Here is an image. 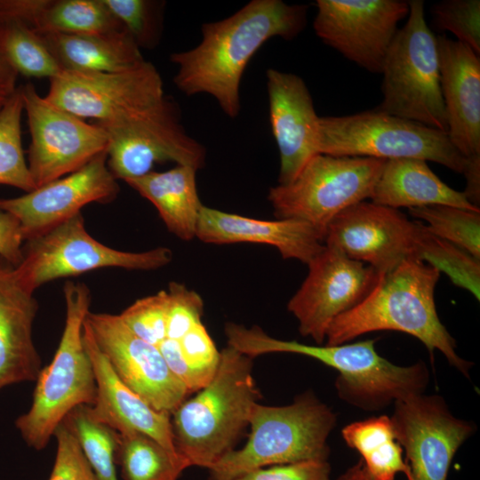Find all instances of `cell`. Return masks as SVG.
I'll return each mask as SVG.
<instances>
[{"label": "cell", "mask_w": 480, "mask_h": 480, "mask_svg": "<svg viewBox=\"0 0 480 480\" xmlns=\"http://www.w3.org/2000/svg\"><path fill=\"white\" fill-rule=\"evenodd\" d=\"M308 5L252 0L233 15L202 25L194 48L173 52V83L187 96L207 93L230 118L241 110L240 85L252 56L269 39H294L307 25Z\"/></svg>", "instance_id": "1"}, {"label": "cell", "mask_w": 480, "mask_h": 480, "mask_svg": "<svg viewBox=\"0 0 480 480\" xmlns=\"http://www.w3.org/2000/svg\"><path fill=\"white\" fill-rule=\"evenodd\" d=\"M440 274L436 268L414 259L380 274L367 296L333 320L325 345L348 343L372 332H401L421 341L431 361L438 350L449 364L469 379L473 364L459 356L454 338L437 315L435 288Z\"/></svg>", "instance_id": "2"}, {"label": "cell", "mask_w": 480, "mask_h": 480, "mask_svg": "<svg viewBox=\"0 0 480 480\" xmlns=\"http://www.w3.org/2000/svg\"><path fill=\"white\" fill-rule=\"evenodd\" d=\"M228 345L250 357L291 353L314 358L338 372L334 386L342 401L361 410L380 411L396 401L422 394L429 383L425 362L396 365L381 356L376 340L340 345H308L273 338L260 327L225 325Z\"/></svg>", "instance_id": "3"}, {"label": "cell", "mask_w": 480, "mask_h": 480, "mask_svg": "<svg viewBox=\"0 0 480 480\" xmlns=\"http://www.w3.org/2000/svg\"><path fill=\"white\" fill-rule=\"evenodd\" d=\"M252 357L227 345L212 380L184 400L171 415L177 452L190 467L209 469L234 449L260 392L252 377Z\"/></svg>", "instance_id": "4"}, {"label": "cell", "mask_w": 480, "mask_h": 480, "mask_svg": "<svg viewBox=\"0 0 480 480\" xmlns=\"http://www.w3.org/2000/svg\"><path fill=\"white\" fill-rule=\"evenodd\" d=\"M335 412L312 392L286 405L257 403L246 444L223 455L208 470L212 480H236L253 470L308 460H328Z\"/></svg>", "instance_id": "5"}, {"label": "cell", "mask_w": 480, "mask_h": 480, "mask_svg": "<svg viewBox=\"0 0 480 480\" xmlns=\"http://www.w3.org/2000/svg\"><path fill=\"white\" fill-rule=\"evenodd\" d=\"M66 321L52 361L41 369L29 410L16 420L25 442L36 450L44 449L57 427L79 405H92L96 380L86 350L83 326L91 304V293L84 283L64 284Z\"/></svg>", "instance_id": "6"}, {"label": "cell", "mask_w": 480, "mask_h": 480, "mask_svg": "<svg viewBox=\"0 0 480 480\" xmlns=\"http://www.w3.org/2000/svg\"><path fill=\"white\" fill-rule=\"evenodd\" d=\"M49 81L48 100L82 119H93L100 128L142 129L176 107L164 95L156 68L147 60L115 73L60 70Z\"/></svg>", "instance_id": "7"}, {"label": "cell", "mask_w": 480, "mask_h": 480, "mask_svg": "<svg viewBox=\"0 0 480 480\" xmlns=\"http://www.w3.org/2000/svg\"><path fill=\"white\" fill-rule=\"evenodd\" d=\"M407 21L385 58L380 110L447 132L437 40L427 24L424 2L409 1Z\"/></svg>", "instance_id": "8"}, {"label": "cell", "mask_w": 480, "mask_h": 480, "mask_svg": "<svg viewBox=\"0 0 480 480\" xmlns=\"http://www.w3.org/2000/svg\"><path fill=\"white\" fill-rule=\"evenodd\" d=\"M319 154L379 159L416 158L464 173L468 159L446 132L379 108L320 117Z\"/></svg>", "instance_id": "9"}, {"label": "cell", "mask_w": 480, "mask_h": 480, "mask_svg": "<svg viewBox=\"0 0 480 480\" xmlns=\"http://www.w3.org/2000/svg\"><path fill=\"white\" fill-rule=\"evenodd\" d=\"M385 163L372 157L317 154L292 181L269 188L274 215L308 223L324 243L337 215L371 198Z\"/></svg>", "instance_id": "10"}, {"label": "cell", "mask_w": 480, "mask_h": 480, "mask_svg": "<svg viewBox=\"0 0 480 480\" xmlns=\"http://www.w3.org/2000/svg\"><path fill=\"white\" fill-rule=\"evenodd\" d=\"M27 241L23 260L14 271L33 292L60 277L103 268L152 270L166 266L172 259L167 247L129 252L102 244L88 234L81 212Z\"/></svg>", "instance_id": "11"}, {"label": "cell", "mask_w": 480, "mask_h": 480, "mask_svg": "<svg viewBox=\"0 0 480 480\" xmlns=\"http://www.w3.org/2000/svg\"><path fill=\"white\" fill-rule=\"evenodd\" d=\"M20 91L30 133L28 166L36 188L107 151V135L96 124L51 102L31 83L20 85Z\"/></svg>", "instance_id": "12"}, {"label": "cell", "mask_w": 480, "mask_h": 480, "mask_svg": "<svg viewBox=\"0 0 480 480\" xmlns=\"http://www.w3.org/2000/svg\"><path fill=\"white\" fill-rule=\"evenodd\" d=\"M425 232L398 209L363 201L332 220L324 244L384 274L406 260H421Z\"/></svg>", "instance_id": "13"}, {"label": "cell", "mask_w": 480, "mask_h": 480, "mask_svg": "<svg viewBox=\"0 0 480 480\" xmlns=\"http://www.w3.org/2000/svg\"><path fill=\"white\" fill-rule=\"evenodd\" d=\"M390 420L411 480H447L457 451L476 428L456 417L443 396L424 393L396 401Z\"/></svg>", "instance_id": "14"}, {"label": "cell", "mask_w": 480, "mask_h": 480, "mask_svg": "<svg viewBox=\"0 0 480 480\" xmlns=\"http://www.w3.org/2000/svg\"><path fill=\"white\" fill-rule=\"evenodd\" d=\"M316 36L348 60L381 74L398 24L407 18L404 0H317Z\"/></svg>", "instance_id": "15"}, {"label": "cell", "mask_w": 480, "mask_h": 480, "mask_svg": "<svg viewBox=\"0 0 480 480\" xmlns=\"http://www.w3.org/2000/svg\"><path fill=\"white\" fill-rule=\"evenodd\" d=\"M307 265L308 276L287 308L297 319L300 333L323 345L333 320L361 302L380 274L324 244Z\"/></svg>", "instance_id": "16"}, {"label": "cell", "mask_w": 480, "mask_h": 480, "mask_svg": "<svg viewBox=\"0 0 480 480\" xmlns=\"http://www.w3.org/2000/svg\"><path fill=\"white\" fill-rule=\"evenodd\" d=\"M92 336L118 378L148 405L172 412L190 393L158 348L136 336L119 315L89 312Z\"/></svg>", "instance_id": "17"}, {"label": "cell", "mask_w": 480, "mask_h": 480, "mask_svg": "<svg viewBox=\"0 0 480 480\" xmlns=\"http://www.w3.org/2000/svg\"><path fill=\"white\" fill-rule=\"evenodd\" d=\"M119 185L107 165V151L78 170L14 198H0V211L19 221L24 240L40 236L93 202L117 196Z\"/></svg>", "instance_id": "18"}, {"label": "cell", "mask_w": 480, "mask_h": 480, "mask_svg": "<svg viewBox=\"0 0 480 480\" xmlns=\"http://www.w3.org/2000/svg\"><path fill=\"white\" fill-rule=\"evenodd\" d=\"M269 121L280 155L278 184L292 181L318 152L320 116L303 79L268 68Z\"/></svg>", "instance_id": "19"}, {"label": "cell", "mask_w": 480, "mask_h": 480, "mask_svg": "<svg viewBox=\"0 0 480 480\" xmlns=\"http://www.w3.org/2000/svg\"><path fill=\"white\" fill-rule=\"evenodd\" d=\"M447 135L467 159L480 156V59L469 46L436 37Z\"/></svg>", "instance_id": "20"}, {"label": "cell", "mask_w": 480, "mask_h": 480, "mask_svg": "<svg viewBox=\"0 0 480 480\" xmlns=\"http://www.w3.org/2000/svg\"><path fill=\"white\" fill-rule=\"evenodd\" d=\"M83 338L96 380L95 401L92 405H88L91 417L117 433L136 431L145 434L170 452L178 453L171 414L152 408L118 378L100 350L85 320Z\"/></svg>", "instance_id": "21"}, {"label": "cell", "mask_w": 480, "mask_h": 480, "mask_svg": "<svg viewBox=\"0 0 480 480\" xmlns=\"http://www.w3.org/2000/svg\"><path fill=\"white\" fill-rule=\"evenodd\" d=\"M196 237L214 244L253 243L273 246L283 259L308 264L324 247L317 232L295 219L266 220L202 205Z\"/></svg>", "instance_id": "22"}, {"label": "cell", "mask_w": 480, "mask_h": 480, "mask_svg": "<svg viewBox=\"0 0 480 480\" xmlns=\"http://www.w3.org/2000/svg\"><path fill=\"white\" fill-rule=\"evenodd\" d=\"M33 293L20 283L14 268L0 266V390L36 380L41 371L32 337L38 308Z\"/></svg>", "instance_id": "23"}, {"label": "cell", "mask_w": 480, "mask_h": 480, "mask_svg": "<svg viewBox=\"0 0 480 480\" xmlns=\"http://www.w3.org/2000/svg\"><path fill=\"white\" fill-rule=\"evenodd\" d=\"M60 70L115 73L145 60L125 30L96 34L38 33Z\"/></svg>", "instance_id": "24"}, {"label": "cell", "mask_w": 480, "mask_h": 480, "mask_svg": "<svg viewBox=\"0 0 480 480\" xmlns=\"http://www.w3.org/2000/svg\"><path fill=\"white\" fill-rule=\"evenodd\" d=\"M370 199L374 204L395 209L444 204L480 211L467 199L463 191L446 185L426 161L416 158L386 160Z\"/></svg>", "instance_id": "25"}, {"label": "cell", "mask_w": 480, "mask_h": 480, "mask_svg": "<svg viewBox=\"0 0 480 480\" xmlns=\"http://www.w3.org/2000/svg\"><path fill=\"white\" fill-rule=\"evenodd\" d=\"M101 129L108 138L107 165L116 180L142 177L151 172L156 164L166 161L196 171L204 166V155L196 147L124 129Z\"/></svg>", "instance_id": "26"}, {"label": "cell", "mask_w": 480, "mask_h": 480, "mask_svg": "<svg viewBox=\"0 0 480 480\" xmlns=\"http://www.w3.org/2000/svg\"><path fill=\"white\" fill-rule=\"evenodd\" d=\"M196 170L176 165L125 182L156 208L168 230L181 240L196 237L202 203L196 188Z\"/></svg>", "instance_id": "27"}, {"label": "cell", "mask_w": 480, "mask_h": 480, "mask_svg": "<svg viewBox=\"0 0 480 480\" xmlns=\"http://www.w3.org/2000/svg\"><path fill=\"white\" fill-rule=\"evenodd\" d=\"M5 11L37 33L96 34L124 29L103 0H7Z\"/></svg>", "instance_id": "28"}, {"label": "cell", "mask_w": 480, "mask_h": 480, "mask_svg": "<svg viewBox=\"0 0 480 480\" xmlns=\"http://www.w3.org/2000/svg\"><path fill=\"white\" fill-rule=\"evenodd\" d=\"M341 436L360 455L370 480H395L399 473L411 480V472L396 441L390 417L380 415L346 425Z\"/></svg>", "instance_id": "29"}, {"label": "cell", "mask_w": 480, "mask_h": 480, "mask_svg": "<svg viewBox=\"0 0 480 480\" xmlns=\"http://www.w3.org/2000/svg\"><path fill=\"white\" fill-rule=\"evenodd\" d=\"M115 456L124 480H177L190 467L180 454L136 431L117 433Z\"/></svg>", "instance_id": "30"}, {"label": "cell", "mask_w": 480, "mask_h": 480, "mask_svg": "<svg viewBox=\"0 0 480 480\" xmlns=\"http://www.w3.org/2000/svg\"><path fill=\"white\" fill-rule=\"evenodd\" d=\"M0 58L18 75L51 79L60 68L39 34L22 19L0 12Z\"/></svg>", "instance_id": "31"}, {"label": "cell", "mask_w": 480, "mask_h": 480, "mask_svg": "<svg viewBox=\"0 0 480 480\" xmlns=\"http://www.w3.org/2000/svg\"><path fill=\"white\" fill-rule=\"evenodd\" d=\"M24 112L20 86L0 110V184L27 192L36 188L21 142Z\"/></svg>", "instance_id": "32"}, {"label": "cell", "mask_w": 480, "mask_h": 480, "mask_svg": "<svg viewBox=\"0 0 480 480\" xmlns=\"http://www.w3.org/2000/svg\"><path fill=\"white\" fill-rule=\"evenodd\" d=\"M78 440L97 480H118L116 470L117 432L93 420L88 405L74 408L63 420Z\"/></svg>", "instance_id": "33"}, {"label": "cell", "mask_w": 480, "mask_h": 480, "mask_svg": "<svg viewBox=\"0 0 480 480\" xmlns=\"http://www.w3.org/2000/svg\"><path fill=\"white\" fill-rule=\"evenodd\" d=\"M409 213L424 220L427 228L436 236L480 260V211L435 204L411 208Z\"/></svg>", "instance_id": "34"}, {"label": "cell", "mask_w": 480, "mask_h": 480, "mask_svg": "<svg viewBox=\"0 0 480 480\" xmlns=\"http://www.w3.org/2000/svg\"><path fill=\"white\" fill-rule=\"evenodd\" d=\"M420 260L444 272L452 283L480 299V260L433 235L426 227Z\"/></svg>", "instance_id": "35"}, {"label": "cell", "mask_w": 480, "mask_h": 480, "mask_svg": "<svg viewBox=\"0 0 480 480\" xmlns=\"http://www.w3.org/2000/svg\"><path fill=\"white\" fill-rule=\"evenodd\" d=\"M138 47L153 49L161 39L164 2L103 0Z\"/></svg>", "instance_id": "36"}, {"label": "cell", "mask_w": 480, "mask_h": 480, "mask_svg": "<svg viewBox=\"0 0 480 480\" xmlns=\"http://www.w3.org/2000/svg\"><path fill=\"white\" fill-rule=\"evenodd\" d=\"M435 25L456 36L457 41L480 53V1L445 0L431 9Z\"/></svg>", "instance_id": "37"}, {"label": "cell", "mask_w": 480, "mask_h": 480, "mask_svg": "<svg viewBox=\"0 0 480 480\" xmlns=\"http://www.w3.org/2000/svg\"><path fill=\"white\" fill-rule=\"evenodd\" d=\"M167 305L168 293L163 290L136 300L119 316L136 336L157 347L165 339Z\"/></svg>", "instance_id": "38"}, {"label": "cell", "mask_w": 480, "mask_h": 480, "mask_svg": "<svg viewBox=\"0 0 480 480\" xmlns=\"http://www.w3.org/2000/svg\"><path fill=\"white\" fill-rule=\"evenodd\" d=\"M167 293L165 339L179 340L202 322L204 301L197 292L177 282L170 283Z\"/></svg>", "instance_id": "39"}, {"label": "cell", "mask_w": 480, "mask_h": 480, "mask_svg": "<svg viewBox=\"0 0 480 480\" xmlns=\"http://www.w3.org/2000/svg\"><path fill=\"white\" fill-rule=\"evenodd\" d=\"M53 436L57 452L49 480H97L78 440L64 422Z\"/></svg>", "instance_id": "40"}, {"label": "cell", "mask_w": 480, "mask_h": 480, "mask_svg": "<svg viewBox=\"0 0 480 480\" xmlns=\"http://www.w3.org/2000/svg\"><path fill=\"white\" fill-rule=\"evenodd\" d=\"M328 460H308L249 472L236 480H331Z\"/></svg>", "instance_id": "41"}, {"label": "cell", "mask_w": 480, "mask_h": 480, "mask_svg": "<svg viewBox=\"0 0 480 480\" xmlns=\"http://www.w3.org/2000/svg\"><path fill=\"white\" fill-rule=\"evenodd\" d=\"M23 240L18 220L11 213L0 211V256L14 267L23 260Z\"/></svg>", "instance_id": "42"}, {"label": "cell", "mask_w": 480, "mask_h": 480, "mask_svg": "<svg viewBox=\"0 0 480 480\" xmlns=\"http://www.w3.org/2000/svg\"><path fill=\"white\" fill-rule=\"evenodd\" d=\"M467 180L463 191L467 199L475 206L480 204V156L468 158V164L463 173Z\"/></svg>", "instance_id": "43"}, {"label": "cell", "mask_w": 480, "mask_h": 480, "mask_svg": "<svg viewBox=\"0 0 480 480\" xmlns=\"http://www.w3.org/2000/svg\"><path fill=\"white\" fill-rule=\"evenodd\" d=\"M18 76L17 72L0 58V110L17 91Z\"/></svg>", "instance_id": "44"}, {"label": "cell", "mask_w": 480, "mask_h": 480, "mask_svg": "<svg viewBox=\"0 0 480 480\" xmlns=\"http://www.w3.org/2000/svg\"><path fill=\"white\" fill-rule=\"evenodd\" d=\"M337 480H370L361 460L346 469Z\"/></svg>", "instance_id": "45"}]
</instances>
